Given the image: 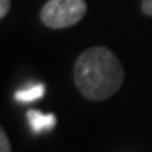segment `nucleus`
I'll return each mask as SVG.
<instances>
[{
  "label": "nucleus",
  "instance_id": "nucleus-4",
  "mask_svg": "<svg viewBox=\"0 0 152 152\" xmlns=\"http://www.w3.org/2000/svg\"><path fill=\"white\" fill-rule=\"evenodd\" d=\"M44 95V85L41 83H32V85H29L27 88H24L20 91H17L15 98L19 102H24V103H31L34 100H37Z\"/></svg>",
  "mask_w": 152,
  "mask_h": 152
},
{
  "label": "nucleus",
  "instance_id": "nucleus-5",
  "mask_svg": "<svg viewBox=\"0 0 152 152\" xmlns=\"http://www.w3.org/2000/svg\"><path fill=\"white\" fill-rule=\"evenodd\" d=\"M0 152H10V142L4 129H0Z\"/></svg>",
  "mask_w": 152,
  "mask_h": 152
},
{
  "label": "nucleus",
  "instance_id": "nucleus-7",
  "mask_svg": "<svg viewBox=\"0 0 152 152\" xmlns=\"http://www.w3.org/2000/svg\"><path fill=\"white\" fill-rule=\"evenodd\" d=\"M142 12L152 17V0H142Z\"/></svg>",
  "mask_w": 152,
  "mask_h": 152
},
{
  "label": "nucleus",
  "instance_id": "nucleus-3",
  "mask_svg": "<svg viewBox=\"0 0 152 152\" xmlns=\"http://www.w3.org/2000/svg\"><path fill=\"white\" fill-rule=\"evenodd\" d=\"M27 118H29V124H31V127H32L34 134H42V132L53 129L54 124H56L54 115L41 113V112H37V110H29Z\"/></svg>",
  "mask_w": 152,
  "mask_h": 152
},
{
  "label": "nucleus",
  "instance_id": "nucleus-6",
  "mask_svg": "<svg viewBox=\"0 0 152 152\" xmlns=\"http://www.w3.org/2000/svg\"><path fill=\"white\" fill-rule=\"evenodd\" d=\"M9 10H10V0H0V17L5 19Z\"/></svg>",
  "mask_w": 152,
  "mask_h": 152
},
{
  "label": "nucleus",
  "instance_id": "nucleus-2",
  "mask_svg": "<svg viewBox=\"0 0 152 152\" xmlns=\"http://www.w3.org/2000/svg\"><path fill=\"white\" fill-rule=\"evenodd\" d=\"M86 9L85 0H49L41 10V20L51 29H66L81 20Z\"/></svg>",
  "mask_w": 152,
  "mask_h": 152
},
{
  "label": "nucleus",
  "instance_id": "nucleus-1",
  "mask_svg": "<svg viewBox=\"0 0 152 152\" xmlns=\"http://www.w3.org/2000/svg\"><path fill=\"white\" fill-rule=\"evenodd\" d=\"M73 76L83 96L93 102H102L120 90L125 73L118 58L110 49L96 46L78 56Z\"/></svg>",
  "mask_w": 152,
  "mask_h": 152
}]
</instances>
